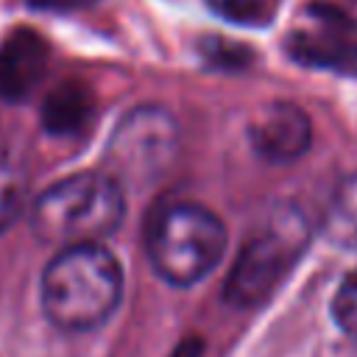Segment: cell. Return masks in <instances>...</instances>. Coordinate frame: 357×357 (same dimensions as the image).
Segmentation results:
<instances>
[{"label": "cell", "mask_w": 357, "mask_h": 357, "mask_svg": "<svg viewBox=\"0 0 357 357\" xmlns=\"http://www.w3.org/2000/svg\"><path fill=\"white\" fill-rule=\"evenodd\" d=\"M201 354H204V343H201L198 337H184V340L173 349L170 357H201Z\"/></svg>", "instance_id": "obj_16"}, {"label": "cell", "mask_w": 357, "mask_h": 357, "mask_svg": "<svg viewBox=\"0 0 357 357\" xmlns=\"http://www.w3.org/2000/svg\"><path fill=\"white\" fill-rule=\"evenodd\" d=\"M123 273L103 245L61 248L45 268L39 296L47 321L64 332L100 326L120 301Z\"/></svg>", "instance_id": "obj_1"}, {"label": "cell", "mask_w": 357, "mask_h": 357, "mask_svg": "<svg viewBox=\"0 0 357 357\" xmlns=\"http://www.w3.org/2000/svg\"><path fill=\"white\" fill-rule=\"evenodd\" d=\"M178 126L162 106L134 109L112 134L106 165L117 181L123 176H151L167 167L176 156Z\"/></svg>", "instance_id": "obj_5"}, {"label": "cell", "mask_w": 357, "mask_h": 357, "mask_svg": "<svg viewBox=\"0 0 357 357\" xmlns=\"http://www.w3.org/2000/svg\"><path fill=\"white\" fill-rule=\"evenodd\" d=\"M321 231L332 245L357 248V176H349L335 187L321 215Z\"/></svg>", "instance_id": "obj_10"}, {"label": "cell", "mask_w": 357, "mask_h": 357, "mask_svg": "<svg viewBox=\"0 0 357 357\" xmlns=\"http://www.w3.org/2000/svg\"><path fill=\"white\" fill-rule=\"evenodd\" d=\"M95 117V95L84 81H61L42 100V126L56 137L81 134Z\"/></svg>", "instance_id": "obj_9"}, {"label": "cell", "mask_w": 357, "mask_h": 357, "mask_svg": "<svg viewBox=\"0 0 357 357\" xmlns=\"http://www.w3.org/2000/svg\"><path fill=\"white\" fill-rule=\"evenodd\" d=\"M307 243L310 226L304 215L293 206L276 209V215L243 243L223 287L226 301L243 310L268 301L282 279L293 271Z\"/></svg>", "instance_id": "obj_4"}, {"label": "cell", "mask_w": 357, "mask_h": 357, "mask_svg": "<svg viewBox=\"0 0 357 357\" xmlns=\"http://www.w3.org/2000/svg\"><path fill=\"white\" fill-rule=\"evenodd\" d=\"M89 3H95V0H31V6L45 8V11H75Z\"/></svg>", "instance_id": "obj_15"}, {"label": "cell", "mask_w": 357, "mask_h": 357, "mask_svg": "<svg viewBox=\"0 0 357 357\" xmlns=\"http://www.w3.org/2000/svg\"><path fill=\"white\" fill-rule=\"evenodd\" d=\"M332 315H335V324L349 337L357 340V271H351L340 282V287L332 298Z\"/></svg>", "instance_id": "obj_13"}, {"label": "cell", "mask_w": 357, "mask_h": 357, "mask_svg": "<svg viewBox=\"0 0 357 357\" xmlns=\"http://www.w3.org/2000/svg\"><path fill=\"white\" fill-rule=\"evenodd\" d=\"M50 61L47 42L31 31L20 28L0 45V98L25 100L45 78Z\"/></svg>", "instance_id": "obj_8"}, {"label": "cell", "mask_w": 357, "mask_h": 357, "mask_svg": "<svg viewBox=\"0 0 357 357\" xmlns=\"http://www.w3.org/2000/svg\"><path fill=\"white\" fill-rule=\"evenodd\" d=\"M28 204V173L6 151H0V231H6L22 215Z\"/></svg>", "instance_id": "obj_11"}, {"label": "cell", "mask_w": 357, "mask_h": 357, "mask_svg": "<svg viewBox=\"0 0 357 357\" xmlns=\"http://www.w3.org/2000/svg\"><path fill=\"white\" fill-rule=\"evenodd\" d=\"M290 53L312 67L351 70L357 67V22L332 6H312L290 33Z\"/></svg>", "instance_id": "obj_6"}, {"label": "cell", "mask_w": 357, "mask_h": 357, "mask_svg": "<svg viewBox=\"0 0 357 357\" xmlns=\"http://www.w3.org/2000/svg\"><path fill=\"white\" fill-rule=\"evenodd\" d=\"M145 251L153 271L176 284L187 287L201 282L226 251L223 220L192 201H176L153 212L145 231Z\"/></svg>", "instance_id": "obj_3"}, {"label": "cell", "mask_w": 357, "mask_h": 357, "mask_svg": "<svg viewBox=\"0 0 357 357\" xmlns=\"http://www.w3.org/2000/svg\"><path fill=\"white\" fill-rule=\"evenodd\" d=\"M248 139H251V148L265 162L287 165L307 153L312 139V126L301 106L287 100H273L251 117Z\"/></svg>", "instance_id": "obj_7"}, {"label": "cell", "mask_w": 357, "mask_h": 357, "mask_svg": "<svg viewBox=\"0 0 357 357\" xmlns=\"http://www.w3.org/2000/svg\"><path fill=\"white\" fill-rule=\"evenodd\" d=\"M204 56H206V64H212V67H223V70H240V67H245L248 61H251V50L248 47H243V45H231V42H226V39H220V36H212V39H206L204 42Z\"/></svg>", "instance_id": "obj_14"}, {"label": "cell", "mask_w": 357, "mask_h": 357, "mask_svg": "<svg viewBox=\"0 0 357 357\" xmlns=\"http://www.w3.org/2000/svg\"><path fill=\"white\" fill-rule=\"evenodd\" d=\"M206 3L218 17L251 28L271 25L279 8V0H206Z\"/></svg>", "instance_id": "obj_12"}, {"label": "cell", "mask_w": 357, "mask_h": 357, "mask_svg": "<svg viewBox=\"0 0 357 357\" xmlns=\"http://www.w3.org/2000/svg\"><path fill=\"white\" fill-rule=\"evenodd\" d=\"M126 215L123 184L100 170H86L50 184L31 209L33 234L61 248L100 245Z\"/></svg>", "instance_id": "obj_2"}]
</instances>
